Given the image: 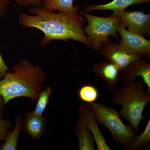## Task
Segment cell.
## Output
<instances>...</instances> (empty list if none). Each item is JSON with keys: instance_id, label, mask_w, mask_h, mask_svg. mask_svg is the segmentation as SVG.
Here are the masks:
<instances>
[{"instance_id": "obj_1", "label": "cell", "mask_w": 150, "mask_h": 150, "mask_svg": "<svg viewBox=\"0 0 150 150\" xmlns=\"http://www.w3.org/2000/svg\"><path fill=\"white\" fill-rule=\"evenodd\" d=\"M28 12L30 15H18L19 24L23 27L35 28L42 31L44 36L40 45L43 47L54 40L67 41L72 39L92 48L91 41L83 28L86 18L81 15L67 14L60 12L56 13L45 8L42 5L30 7Z\"/></svg>"}, {"instance_id": "obj_2", "label": "cell", "mask_w": 150, "mask_h": 150, "mask_svg": "<svg viewBox=\"0 0 150 150\" xmlns=\"http://www.w3.org/2000/svg\"><path fill=\"white\" fill-rule=\"evenodd\" d=\"M47 79L41 67L32 65L27 59H21L0 80V95L5 105L12 100L21 97L35 102Z\"/></svg>"}, {"instance_id": "obj_3", "label": "cell", "mask_w": 150, "mask_h": 150, "mask_svg": "<svg viewBox=\"0 0 150 150\" xmlns=\"http://www.w3.org/2000/svg\"><path fill=\"white\" fill-rule=\"evenodd\" d=\"M112 100L113 103L122 106L119 114L127 120L134 132L138 133L144 118V109L150 101V93L144 84L135 81L124 84L122 88L113 93Z\"/></svg>"}, {"instance_id": "obj_4", "label": "cell", "mask_w": 150, "mask_h": 150, "mask_svg": "<svg viewBox=\"0 0 150 150\" xmlns=\"http://www.w3.org/2000/svg\"><path fill=\"white\" fill-rule=\"evenodd\" d=\"M89 104L96 121L108 129L114 143L122 149L137 135L130 125L123 123L119 112L113 108L96 102Z\"/></svg>"}, {"instance_id": "obj_5", "label": "cell", "mask_w": 150, "mask_h": 150, "mask_svg": "<svg viewBox=\"0 0 150 150\" xmlns=\"http://www.w3.org/2000/svg\"><path fill=\"white\" fill-rule=\"evenodd\" d=\"M80 13L86 18L88 25L83 28L84 32L92 44V48L96 51L103 43L110 40L108 36L112 35L118 38L117 33L120 22V16L108 17L94 16L81 11Z\"/></svg>"}, {"instance_id": "obj_6", "label": "cell", "mask_w": 150, "mask_h": 150, "mask_svg": "<svg viewBox=\"0 0 150 150\" xmlns=\"http://www.w3.org/2000/svg\"><path fill=\"white\" fill-rule=\"evenodd\" d=\"M118 32L121 37L120 43L118 44L119 49L126 53L141 55L149 60L150 40L126 30L121 20Z\"/></svg>"}, {"instance_id": "obj_7", "label": "cell", "mask_w": 150, "mask_h": 150, "mask_svg": "<svg viewBox=\"0 0 150 150\" xmlns=\"http://www.w3.org/2000/svg\"><path fill=\"white\" fill-rule=\"evenodd\" d=\"M98 55L117 65L122 71L134 61L144 58L141 55L126 53L119 49L118 43L110 40L100 47Z\"/></svg>"}, {"instance_id": "obj_8", "label": "cell", "mask_w": 150, "mask_h": 150, "mask_svg": "<svg viewBox=\"0 0 150 150\" xmlns=\"http://www.w3.org/2000/svg\"><path fill=\"white\" fill-rule=\"evenodd\" d=\"M120 20L128 30L146 37L150 33V14L144 11H123L120 15Z\"/></svg>"}, {"instance_id": "obj_9", "label": "cell", "mask_w": 150, "mask_h": 150, "mask_svg": "<svg viewBox=\"0 0 150 150\" xmlns=\"http://www.w3.org/2000/svg\"><path fill=\"white\" fill-rule=\"evenodd\" d=\"M79 118L82 121L89 130L94 139L97 150H110L102 132L99 129L93 111L88 103L80 105L78 108Z\"/></svg>"}, {"instance_id": "obj_10", "label": "cell", "mask_w": 150, "mask_h": 150, "mask_svg": "<svg viewBox=\"0 0 150 150\" xmlns=\"http://www.w3.org/2000/svg\"><path fill=\"white\" fill-rule=\"evenodd\" d=\"M92 70L104 81L110 92L113 93L118 90L121 81V71L117 65L105 60L96 63Z\"/></svg>"}, {"instance_id": "obj_11", "label": "cell", "mask_w": 150, "mask_h": 150, "mask_svg": "<svg viewBox=\"0 0 150 150\" xmlns=\"http://www.w3.org/2000/svg\"><path fill=\"white\" fill-rule=\"evenodd\" d=\"M146 60L142 58L134 61L121 71V81L123 84L134 82L136 78L141 77L147 91L150 93V64Z\"/></svg>"}, {"instance_id": "obj_12", "label": "cell", "mask_w": 150, "mask_h": 150, "mask_svg": "<svg viewBox=\"0 0 150 150\" xmlns=\"http://www.w3.org/2000/svg\"><path fill=\"white\" fill-rule=\"evenodd\" d=\"M46 126V119L43 115L36 114L33 110L25 114L22 121V131L27 133L32 139L37 140L44 135Z\"/></svg>"}, {"instance_id": "obj_13", "label": "cell", "mask_w": 150, "mask_h": 150, "mask_svg": "<svg viewBox=\"0 0 150 150\" xmlns=\"http://www.w3.org/2000/svg\"><path fill=\"white\" fill-rule=\"evenodd\" d=\"M150 2V0H112L105 4L88 5L84 9V12L88 13L93 11L110 10L113 11L112 16H120V14L130 6Z\"/></svg>"}, {"instance_id": "obj_14", "label": "cell", "mask_w": 150, "mask_h": 150, "mask_svg": "<svg viewBox=\"0 0 150 150\" xmlns=\"http://www.w3.org/2000/svg\"><path fill=\"white\" fill-rule=\"evenodd\" d=\"M79 143V150H95L94 139L85 124L80 119H78L74 130Z\"/></svg>"}, {"instance_id": "obj_15", "label": "cell", "mask_w": 150, "mask_h": 150, "mask_svg": "<svg viewBox=\"0 0 150 150\" xmlns=\"http://www.w3.org/2000/svg\"><path fill=\"white\" fill-rule=\"evenodd\" d=\"M74 0H42L43 6L48 10L58 11L62 13L78 14L80 7L73 5Z\"/></svg>"}, {"instance_id": "obj_16", "label": "cell", "mask_w": 150, "mask_h": 150, "mask_svg": "<svg viewBox=\"0 0 150 150\" xmlns=\"http://www.w3.org/2000/svg\"><path fill=\"white\" fill-rule=\"evenodd\" d=\"M22 121L21 115H17L15 125L13 129L9 132L4 143L0 145V150H17L18 149L19 136L22 127Z\"/></svg>"}, {"instance_id": "obj_17", "label": "cell", "mask_w": 150, "mask_h": 150, "mask_svg": "<svg viewBox=\"0 0 150 150\" xmlns=\"http://www.w3.org/2000/svg\"><path fill=\"white\" fill-rule=\"evenodd\" d=\"M150 119L144 130L139 135H137L123 148L124 150H140L150 146Z\"/></svg>"}, {"instance_id": "obj_18", "label": "cell", "mask_w": 150, "mask_h": 150, "mask_svg": "<svg viewBox=\"0 0 150 150\" xmlns=\"http://www.w3.org/2000/svg\"><path fill=\"white\" fill-rule=\"evenodd\" d=\"M78 97L82 102L90 103L96 102L99 96L97 89L95 86L86 84L81 86L78 91Z\"/></svg>"}, {"instance_id": "obj_19", "label": "cell", "mask_w": 150, "mask_h": 150, "mask_svg": "<svg viewBox=\"0 0 150 150\" xmlns=\"http://www.w3.org/2000/svg\"><path fill=\"white\" fill-rule=\"evenodd\" d=\"M51 96V88L48 86L41 91L37 100L35 110H33L36 114L43 115L48 105L49 98Z\"/></svg>"}, {"instance_id": "obj_20", "label": "cell", "mask_w": 150, "mask_h": 150, "mask_svg": "<svg viewBox=\"0 0 150 150\" xmlns=\"http://www.w3.org/2000/svg\"><path fill=\"white\" fill-rule=\"evenodd\" d=\"M11 126V122L9 119L0 117V142L5 141Z\"/></svg>"}, {"instance_id": "obj_21", "label": "cell", "mask_w": 150, "mask_h": 150, "mask_svg": "<svg viewBox=\"0 0 150 150\" xmlns=\"http://www.w3.org/2000/svg\"><path fill=\"white\" fill-rule=\"evenodd\" d=\"M42 0H16V4L22 6L31 7L41 5Z\"/></svg>"}, {"instance_id": "obj_22", "label": "cell", "mask_w": 150, "mask_h": 150, "mask_svg": "<svg viewBox=\"0 0 150 150\" xmlns=\"http://www.w3.org/2000/svg\"><path fill=\"white\" fill-rule=\"evenodd\" d=\"M10 1L0 0V18H4Z\"/></svg>"}, {"instance_id": "obj_23", "label": "cell", "mask_w": 150, "mask_h": 150, "mask_svg": "<svg viewBox=\"0 0 150 150\" xmlns=\"http://www.w3.org/2000/svg\"><path fill=\"white\" fill-rule=\"evenodd\" d=\"M0 48H1V45H0ZM10 71V70L6 65L5 62L3 59L0 53V80L2 79L7 72Z\"/></svg>"}, {"instance_id": "obj_24", "label": "cell", "mask_w": 150, "mask_h": 150, "mask_svg": "<svg viewBox=\"0 0 150 150\" xmlns=\"http://www.w3.org/2000/svg\"><path fill=\"white\" fill-rule=\"evenodd\" d=\"M5 106L4 98L0 95V117H3L4 116V109Z\"/></svg>"}]
</instances>
